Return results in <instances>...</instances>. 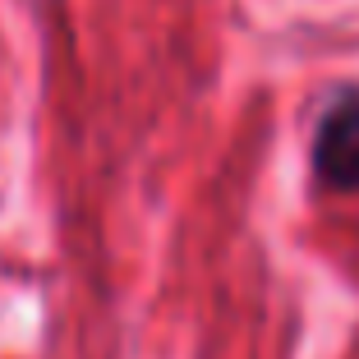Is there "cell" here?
Segmentation results:
<instances>
[{
    "label": "cell",
    "instance_id": "cell-1",
    "mask_svg": "<svg viewBox=\"0 0 359 359\" xmlns=\"http://www.w3.org/2000/svg\"><path fill=\"white\" fill-rule=\"evenodd\" d=\"M313 175L337 194H359V93H341L313 129Z\"/></svg>",
    "mask_w": 359,
    "mask_h": 359
}]
</instances>
